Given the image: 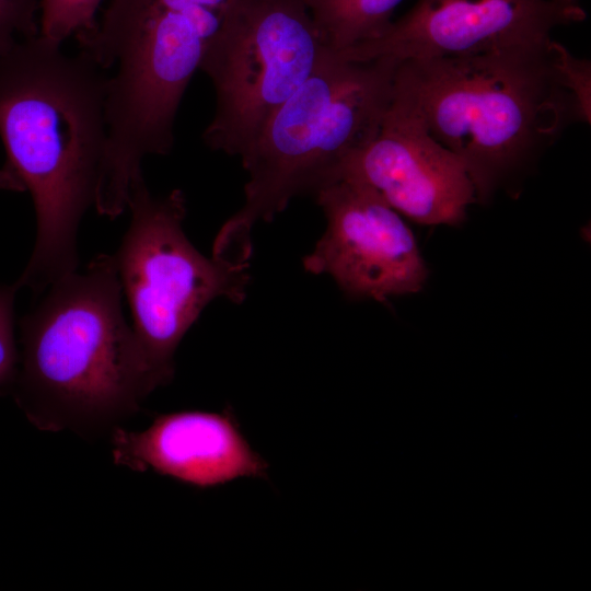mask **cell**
<instances>
[{
	"label": "cell",
	"instance_id": "obj_1",
	"mask_svg": "<svg viewBox=\"0 0 591 591\" xmlns=\"http://www.w3.org/2000/svg\"><path fill=\"white\" fill-rule=\"evenodd\" d=\"M39 34L0 55V189L27 192L36 240L15 282L40 296L78 270L77 235L94 207L104 152L108 74Z\"/></svg>",
	"mask_w": 591,
	"mask_h": 591
},
{
	"label": "cell",
	"instance_id": "obj_2",
	"mask_svg": "<svg viewBox=\"0 0 591 591\" xmlns=\"http://www.w3.org/2000/svg\"><path fill=\"white\" fill-rule=\"evenodd\" d=\"M557 43L406 60L394 90L463 162L476 201L530 166L573 123H590L558 62Z\"/></svg>",
	"mask_w": 591,
	"mask_h": 591
},
{
	"label": "cell",
	"instance_id": "obj_3",
	"mask_svg": "<svg viewBox=\"0 0 591 591\" xmlns=\"http://www.w3.org/2000/svg\"><path fill=\"white\" fill-rule=\"evenodd\" d=\"M40 296L20 321L16 404L40 430L114 429L152 393L114 255H96Z\"/></svg>",
	"mask_w": 591,
	"mask_h": 591
},
{
	"label": "cell",
	"instance_id": "obj_4",
	"mask_svg": "<svg viewBox=\"0 0 591 591\" xmlns=\"http://www.w3.org/2000/svg\"><path fill=\"white\" fill-rule=\"evenodd\" d=\"M398 63L347 61L327 53L240 158L247 173L244 204L219 230L213 257L248 264L257 222H270L294 197L339 178L348 158L376 135Z\"/></svg>",
	"mask_w": 591,
	"mask_h": 591
},
{
	"label": "cell",
	"instance_id": "obj_5",
	"mask_svg": "<svg viewBox=\"0 0 591 591\" xmlns=\"http://www.w3.org/2000/svg\"><path fill=\"white\" fill-rule=\"evenodd\" d=\"M219 12L157 5L104 12L93 32L77 39L79 50L107 77L106 138L94 208L109 219L127 209L130 184L149 155H166L184 93L199 69Z\"/></svg>",
	"mask_w": 591,
	"mask_h": 591
},
{
	"label": "cell",
	"instance_id": "obj_6",
	"mask_svg": "<svg viewBox=\"0 0 591 591\" xmlns=\"http://www.w3.org/2000/svg\"><path fill=\"white\" fill-rule=\"evenodd\" d=\"M130 223L114 255L128 301L138 355L152 391L174 376L184 335L215 299L236 304L246 297L250 264L202 255L187 239L181 189L155 196L143 174L130 184Z\"/></svg>",
	"mask_w": 591,
	"mask_h": 591
},
{
	"label": "cell",
	"instance_id": "obj_7",
	"mask_svg": "<svg viewBox=\"0 0 591 591\" xmlns=\"http://www.w3.org/2000/svg\"><path fill=\"white\" fill-rule=\"evenodd\" d=\"M328 51L303 0H227L199 65L215 91L206 146L241 158Z\"/></svg>",
	"mask_w": 591,
	"mask_h": 591
},
{
	"label": "cell",
	"instance_id": "obj_8",
	"mask_svg": "<svg viewBox=\"0 0 591 591\" xmlns=\"http://www.w3.org/2000/svg\"><path fill=\"white\" fill-rule=\"evenodd\" d=\"M313 196L327 227L303 258L306 271L329 275L349 297L379 302L424 288L428 269L415 236L375 190L344 177Z\"/></svg>",
	"mask_w": 591,
	"mask_h": 591
},
{
	"label": "cell",
	"instance_id": "obj_9",
	"mask_svg": "<svg viewBox=\"0 0 591 591\" xmlns=\"http://www.w3.org/2000/svg\"><path fill=\"white\" fill-rule=\"evenodd\" d=\"M584 19L577 0H417L378 38L333 53L355 62L476 55L543 45Z\"/></svg>",
	"mask_w": 591,
	"mask_h": 591
},
{
	"label": "cell",
	"instance_id": "obj_10",
	"mask_svg": "<svg viewBox=\"0 0 591 591\" xmlns=\"http://www.w3.org/2000/svg\"><path fill=\"white\" fill-rule=\"evenodd\" d=\"M344 177L368 185L395 211L422 225H459L476 202L461 159L429 134L394 84L376 135L348 158Z\"/></svg>",
	"mask_w": 591,
	"mask_h": 591
},
{
	"label": "cell",
	"instance_id": "obj_11",
	"mask_svg": "<svg viewBox=\"0 0 591 591\" xmlns=\"http://www.w3.org/2000/svg\"><path fill=\"white\" fill-rule=\"evenodd\" d=\"M111 438L116 465L193 487L268 478V463L251 447L230 407L160 414L144 430L115 427Z\"/></svg>",
	"mask_w": 591,
	"mask_h": 591
},
{
	"label": "cell",
	"instance_id": "obj_12",
	"mask_svg": "<svg viewBox=\"0 0 591 591\" xmlns=\"http://www.w3.org/2000/svg\"><path fill=\"white\" fill-rule=\"evenodd\" d=\"M324 46L340 51L381 36L403 0H303Z\"/></svg>",
	"mask_w": 591,
	"mask_h": 591
},
{
	"label": "cell",
	"instance_id": "obj_13",
	"mask_svg": "<svg viewBox=\"0 0 591 591\" xmlns=\"http://www.w3.org/2000/svg\"><path fill=\"white\" fill-rule=\"evenodd\" d=\"M103 0H40L39 35L63 44L93 32Z\"/></svg>",
	"mask_w": 591,
	"mask_h": 591
},
{
	"label": "cell",
	"instance_id": "obj_14",
	"mask_svg": "<svg viewBox=\"0 0 591 591\" xmlns=\"http://www.w3.org/2000/svg\"><path fill=\"white\" fill-rule=\"evenodd\" d=\"M40 0H0V55L39 34Z\"/></svg>",
	"mask_w": 591,
	"mask_h": 591
},
{
	"label": "cell",
	"instance_id": "obj_15",
	"mask_svg": "<svg viewBox=\"0 0 591 591\" xmlns=\"http://www.w3.org/2000/svg\"><path fill=\"white\" fill-rule=\"evenodd\" d=\"M18 287L0 285V392L11 390L14 382L19 350L14 333V299Z\"/></svg>",
	"mask_w": 591,
	"mask_h": 591
},
{
	"label": "cell",
	"instance_id": "obj_16",
	"mask_svg": "<svg viewBox=\"0 0 591 591\" xmlns=\"http://www.w3.org/2000/svg\"><path fill=\"white\" fill-rule=\"evenodd\" d=\"M227 0H111L107 8L116 11H129L149 5L173 10L202 8L219 12Z\"/></svg>",
	"mask_w": 591,
	"mask_h": 591
}]
</instances>
